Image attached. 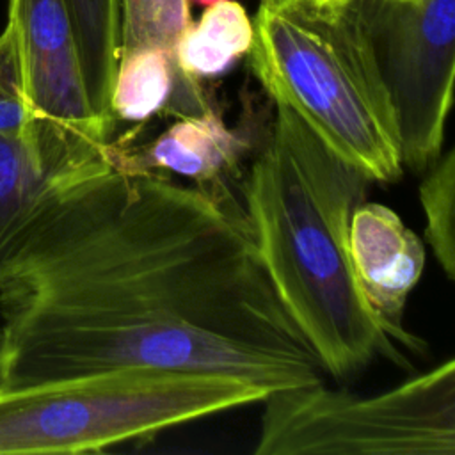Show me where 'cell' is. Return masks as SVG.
Listing matches in <instances>:
<instances>
[{
    "label": "cell",
    "instance_id": "6da1fadb",
    "mask_svg": "<svg viewBox=\"0 0 455 455\" xmlns=\"http://www.w3.org/2000/svg\"><path fill=\"white\" fill-rule=\"evenodd\" d=\"M0 391L146 366L268 391L322 380L243 208L112 158L66 183L30 263L0 286Z\"/></svg>",
    "mask_w": 455,
    "mask_h": 455
},
{
    "label": "cell",
    "instance_id": "7a4b0ae2",
    "mask_svg": "<svg viewBox=\"0 0 455 455\" xmlns=\"http://www.w3.org/2000/svg\"><path fill=\"white\" fill-rule=\"evenodd\" d=\"M368 183L275 105L268 140L243 187V213L272 288L334 379L364 370L377 355L405 363L350 259L348 222Z\"/></svg>",
    "mask_w": 455,
    "mask_h": 455
},
{
    "label": "cell",
    "instance_id": "3957f363",
    "mask_svg": "<svg viewBox=\"0 0 455 455\" xmlns=\"http://www.w3.org/2000/svg\"><path fill=\"white\" fill-rule=\"evenodd\" d=\"M249 64L338 158L391 183L403 162L395 110L355 0H261Z\"/></svg>",
    "mask_w": 455,
    "mask_h": 455
},
{
    "label": "cell",
    "instance_id": "277c9868",
    "mask_svg": "<svg viewBox=\"0 0 455 455\" xmlns=\"http://www.w3.org/2000/svg\"><path fill=\"white\" fill-rule=\"evenodd\" d=\"M268 393L224 373L146 366L0 391V455L103 451Z\"/></svg>",
    "mask_w": 455,
    "mask_h": 455
},
{
    "label": "cell",
    "instance_id": "5b68a950",
    "mask_svg": "<svg viewBox=\"0 0 455 455\" xmlns=\"http://www.w3.org/2000/svg\"><path fill=\"white\" fill-rule=\"evenodd\" d=\"M258 455H453L455 361L375 395L320 382L270 391Z\"/></svg>",
    "mask_w": 455,
    "mask_h": 455
},
{
    "label": "cell",
    "instance_id": "8992f818",
    "mask_svg": "<svg viewBox=\"0 0 455 455\" xmlns=\"http://www.w3.org/2000/svg\"><path fill=\"white\" fill-rule=\"evenodd\" d=\"M30 124L41 172L69 183L110 160V132L96 117L64 0H9Z\"/></svg>",
    "mask_w": 455,
    "mask_h": 455
},
{
    "label": "cell",
    "instance_id": "52a82bcc",
    "mask_svg": "<svg viewBox=\"0 0 455 455\" xmlns=\"http://www.w3.org/2000/svg\"><path fill=\"white\" fill-rule=\"evenodd\" d=\"M387 89L403 167L443 151L453 100L455 0H355Z\"/></svg>",
    "mask_w": 455,
    "mask_h": 455
},
{
    "label": "cell",
    "instance_id": "ba28073f",
    "mask_svg": "<svg viewBox=\"0 0 455 455\" xmlns=\"http://www.w3.org/2000/svg\"><path fill=\"white\" fill-rule=\"evenodd\" d=\"M355 279L391 339L416 350L423 343L405 331V300L425 267V247L398 213L380 203H359L348 222Z\"/></svg>",
    "mask_w": 455,
    "mask_h": 455
},
{
    "label": "cell",
    "instance_id": "9c48e42d",
    "mask_svg": "<svg viewBox=\"0 0 455 455\" xmlns=\"http://www.w3.org/2000/svg\"><path fill=\"white\" fill-rule=\"evenodd\" d=\"M64 185L41 172L25 144L0 135V286L30 263Z\"/></svg>",
    "mask_w": 455,
    "mask_h": 455
},
{
    "label": "cell",
    "instance_id": "30bf717a",
    "mask_svg": "<svg viewBox=\"0 0 455 455\" xmlns=\"http://www.w3.org/2000/svg\"><path fill=\"white\" fill-rule=\"evenodd\" d=\"M247 139L229 128L213 108L178 117L165 132L137 153L112 142V160L142 171H167L201 187L222 185L236 171Z\"/></svg>",
    "mask_w": 455,
    "mask_h": 455
},
{
    "label": "cell",
    "instance_id": "8fae6325",
    "mask_svg": "<svg viewBox=\"0 0 455 455\" xmlns=\"http://www.w3.org/2000/svg\"><path fill=\"white\" fill-rule=\"evenodd\" d=\"M71 16L85 89L101 124L112 133V85L119 62V0H64Z\"/></svg>",
    "mask_w": 455,
    "mask_h": 455
},
{
    "label": "cell",
    "instance_id": "7c38bea8",
    "mask_svg": "<svg viewBox=\"0 0 455 455\" xmlns=\"http://www.w3.org/2000/svg\"><path fill=\"white\" fill-rule=\"evenodd\" d=\"M252 43V20L235 0L206 7L197 23L181 34L174 48L176 66L194 76L210 78L224 73Z\"/></svg>",
    "mask_w": 455,
    "mask_h": 455
},
{
    "label": "cell",
    "instance_id": "4fadbf2b",
    "mask_svg": "<svg viewBox=\"0 0 455 455\" xmlns=\"http://www.w3.org/2000/svg\"><path fill=\"white\" fill-rule=\"evenodd\" d=\"M174 53L140 48L119 55L110 108L116 121H146L164 110L176 78Z\"/></svg>",
    "mask_w": 455,
    "mask_h": 455
},
{
    "label": "cell",
    "instance_id": "5bb4252c",
    "mask_svg": "<svg viewBox=\"0 0 455 455\" xmlns=\"http://www.w3.org/2000/svg\"><path fill=\"white\" fill-rule=\"evenodd\" d=\"M190 23L188 0H119V55L140 48L174 53Z\"/></svg>",
    "mask_w": 455,
    "mask_h": 455
},
{
    "label": "cell",
    "instance_id": "9a60e30c",
    "mask_svg": "<svg viewBox=\"0 0 455 455\" xmlns=\"http://www.w3.org/2000/svg\"><path fill=\"white\" fill-rule=\"evenodd\" d=\"M419 185V203L425 215V238L441 270L451 281L455 277V153H441L428 167Z\"/></svg>",
    "mask_w": 455,
    "mask_h": 455
},
{
    "label": "cell",
    "instance_id": "2e32d148",
    "mask_svg": "<svg viewBox=\"0 0 455 455\" xmlns=\"http://www.w3.org/2000/svg\"><path fill=\"white\" fill-rule=\"evenodd\" d=\"M0 135L25 144L30 151V124L20 52L14 27L9 20L0 32Z\"/></svg>",
    "mask_w": 455,
    "mask_h": 455
},
{
    "label": "cell",
    "instance_id": "e0dca14e",
    "mask_svg": "<svg viewBox=\"0 0 455 455\" xmlns=\"http://www.w3.org/2000/svg\"><path fill=\"white\" fill-rule=\"evenodd\" d=\"M192 2H196V4H199V5H204V7H208V5L215 4V2H220V0H192Z\"/></svg>",
    "mask_w": 455,
    "mask_h": 455
}]
</instances>
